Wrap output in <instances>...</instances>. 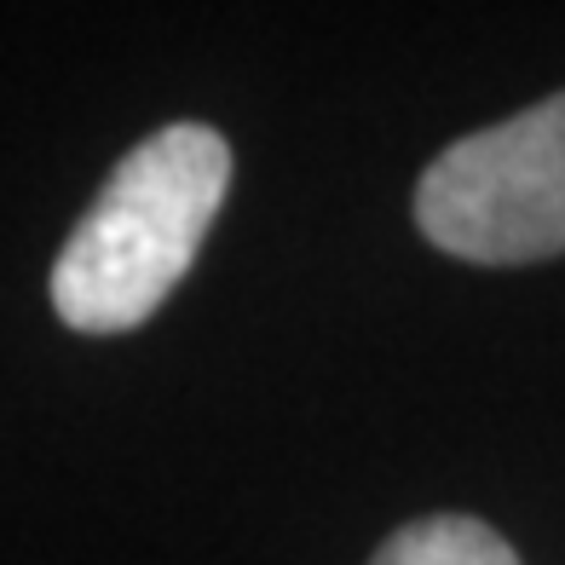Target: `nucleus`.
Segmentation results:
<instances>
[{
  "label": "nucleus",
  "instance_id": "obj_3",
  "mask_svg": "<svg viewBox=\"0 0 565 565\" xmlns=\"http://www.w3.org/2000/svg\"><path fill=\"white\" fill-rule=\"evenodd\" d=\"M370 565H520V554L497 525L473 513H427V520L398 525L370 554Z\"/></svg>",
  "mask_w": 565,
  "mask_h": 565
},
{
  "label": "nucleus",
  "instance_id": "obj_2",
  "mask_svg": "<svg viewBox=\"0 0 565 565\" xmlns=\"http://www.w3.org/2000/svg\"><path fill=\"white\" fill-rule=\"evenodd\" d=\"M416 231L468 266L565 254V93L456 139L416 179Z\"/></svg>",
  "mask_w": 565,
  "mask_h": 565
},
{
  "label": "nucleus",
  "instance_id": "obj_1",
  "mask_svg": "<svg viewBox=\"0 0 565 565\" xmlns=\"http://www.w3.org/2000/svg\"><path fill=\"white\" fill-rule=\"evenodd\" d=\"M231 191V145L209 121H168L110 168L64 237L46 295L75 335H127L162 312Z\"/></svg>",
  "mask_w": 565,
  "mask_h": 565
}]
</instances>
